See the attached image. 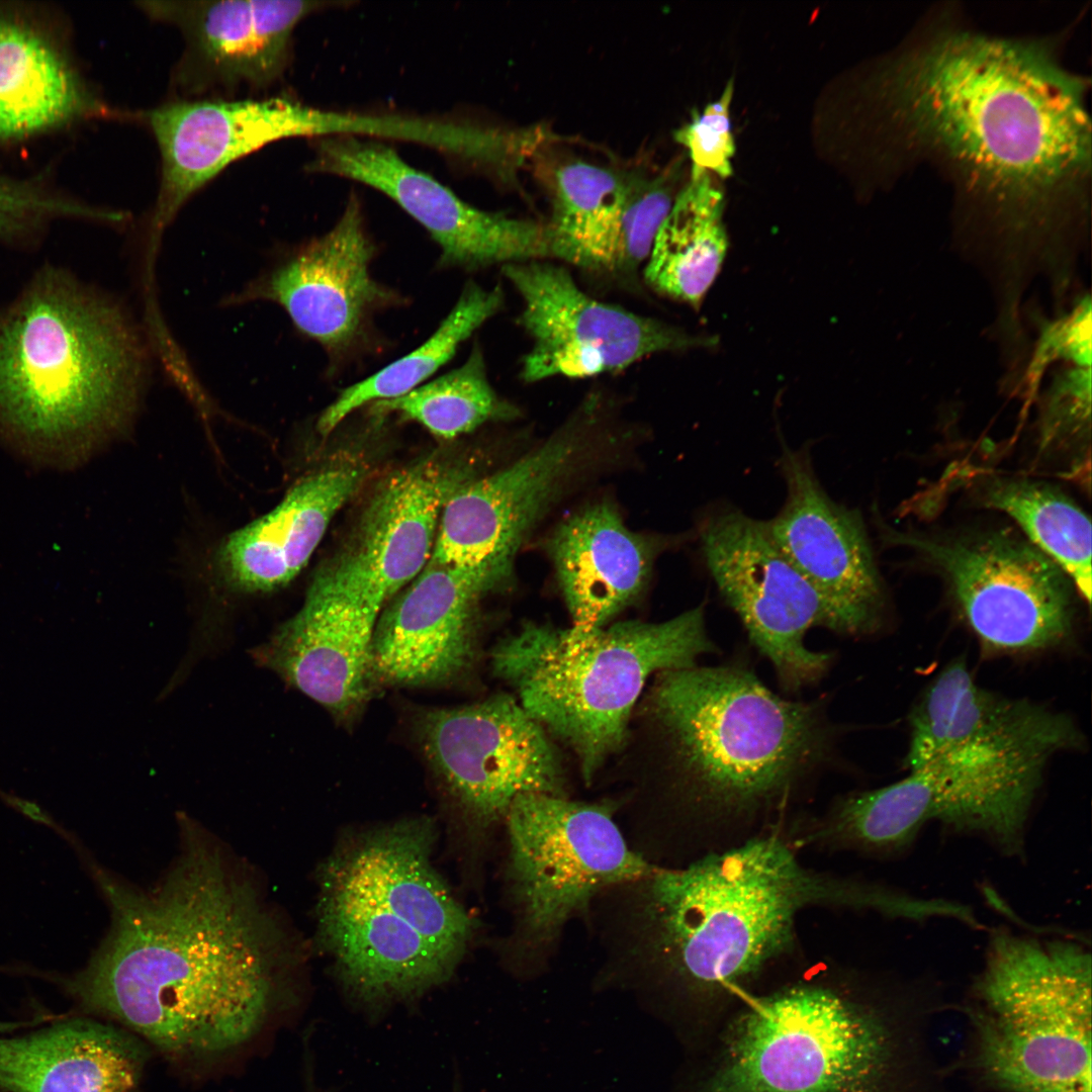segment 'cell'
Wrapping results in <instances>:
<instances>
[{
	"label": "cell",
	"instance_id": "cell-1",
	"mask_svg": "<svg viewBox=\"0 0 1092 1092\" xmlns=\"http://www.w3.org/2000/svg\"><path fill=\"white\" fill-rule=\"evenodd\" d=\"M880 89L896 139L949 169L1008 258L1015 242L1019 260L1025 247L1046 256L1073 215L1083 217L1085 86L1043 47L940 30L897 58Z\"/></svg>",
	"mask_w": 1092,
	"mask_h": 1092
},
{
	"label": "cell",
	"instance_id": "cell-2",
	"mask_svg": "<svg viewBox=\"0 0 1092 1092\" xmlns=\"http://www.w3.org/2000/svg\"><path fill=\"white\" fill-rule=\"evenodd\" d=\"M183 828L179 858L153 891L95 868L111 929L64 985L163 1051L212 1055L263 1025L284 953L251 877L196 826Z\"/></svg>",
	"mask_w": 1092,
	"mask_h": 1092
},
{
	"label": "cell",
	"instance_id": "cell-3",
	"mask_svg": "<svg viewBox=\"0 0 1092 1092\" xmlns=\"http://www.w3.org/2000/svg\"><path fill=\"white\" fill-rule=\"evenodd\" d=\"M779 832L753 834L686 866L656 864L619 885L626 899L616 974L625 986L644 997H724L793 951L803 911L868 910L869 881L803 864Z\"/></svg>",
	"mask_w": 1092,
	"mask_h": 1092
},
{
	"label": "cell",
	"instance_id": "cell-4",
	"mask_svg": "<svg viewBox=\"0 0 1092 1092\" xmlns=\"http://www.w3.org/2000/svg\"><path fill=\"white\" fill-rule=\"evenodd\" d=\"M648 712L670 816L695 833L744 829L785 809L833 752L823 704L794 702L743 664L654 678Z\"/></svg>",
	"mask_w": 1092,
	"mask_h": 1092
},
{
	"label": "cell",
	"instance_id": "cell-5",
	"mask_svg": "<svg viewBox=\"0 0 1092 1092\" xmlns=\"http://www.w3.org/2000/svg\"><path fill=\"white\" fill-rule=\"evenodd\" d=\"M148 364L118 302L40 271L0 310V439L33 463H80L129 424Z\"/></svg>",
	"mask_w": 1092,
	"mask_h": 1092
},
{
	"label": "cell",
	"instance_id": "cell-6",
	"mask_svg": "<svg viewBox=\"0 0 1092 1092\" xmlns=\"http://www.w3.org/2000/svg\"><path fill=\"white\" fill-rule=\"evenodd\" d=\"M715 649L701 606L663 622L586 632L526 622L493 647L490 664L523 709L574 753L589 783L626 743L648 679Z\"/></svg>",
	"mask_w": 1092,
	"mask_h": 1092
},
{
	"label": "cell",
	"instance_id": "cell-7",
	"mask_svg": "<svg viewBox=\"0 0 1092 1092\" xmlns=\"http://www.w3.org/2000/svg\"><path fill=\"white\" fill-rule=\"evenodd\" d=\"M1091 953L1070 938L991 932L967 1012L971 1059L1002 1092H1091Z\"/></svg>",
	"mask_w": 1092,
	"mask_h": 1092
},
{
	"label": "cell",
	"instance_id": "cell-8",
	"mask_svg": "<svg viewBox=\"0 0 1092 1092\" xmlns=\"http://www.w3.org/2000/svg\"><path fill=\"white\" fill-rule=\"evenodd\" d=\"M902 1044L876 1001L804 980L751 1001L700 1092H908Z\"/></svg>",
	"mask_w": 1092,
	"mask_h": 1092
},
{
	"label": "cell",
	"instance_id": "cell-9",
	"mask_svg": "<svg viewBox=\"0 0 1092 1092\" xmlns=\"http://www.w3.org/2000/svg\"><path fill=\"white\" fill-rule=\"evenodd\" d=\"M505 821L512 941L520 965L542 961L566 923L606 890L655 867L631 849L608 804L526 794Z\"/></svg>",
	"mask_w": 1092,
	"mask_h": 1092
},
{
	"label": "cell",
	"instance_id": "cell-10",
	"mask_svg": "<svg viewBox=\"0 0 1092 1092\" xmlns=\"http://www.w3.org/2000/svg\"><path fill=\"white\" fill-rule=\"evenodd\" d=\"M599 413L590 400L531 452L463 481L443 507L430 560L475 570L496 588L508 584L534 527L607 453Z\"/></svg>",
	"mask_w": 1092,
	"mask_h": 1092
},
{
	"label": "cell",
	"instance_id": "cell-11",
	"mask_svg": "<svg viewBox=\"0 0 1092 1092\" xmlns=\"http://www.w3.org/2000/svg\"><path fill=\"white\" fill-rule=\"evenodd\" d=\"M424 754L444 786L479 824L506 818L526 794L566 797V779L552 737L520 705L499 694L422 712Z\"/></svg>",
	"mask_w": 1092,
	"mask_h": 1092
},
{
	"label": "cell",
	"instance_id": "cell-12",
	"mask_svg": "<svg viewBox=\"0 0 1092 1092\" xmlns=\"http://www.w3.org/2000/svg\"><path fill=\"white\" fill-rule=\"evenodd\" d=\"M699 534L719 592L783 686L796 691L819 679L832 656L808 649L805 635L814 626L829 629V617L780 549L767 521L719 507L704 518Z\"/></svg>",
	"mask_w": 1092,
	"mask_h": 1092
},
{
	"label": "cell",
	"instance_id": "cell-13",
	"mask_svg": "<svg viewBox=\"0 0 1092 1092\" xmlns=\"http://www.w3.org/2000/svg\"><path fill=\"white\" fill-rule=\"evenodd\" d=\"M902 542L939 566L965 620L987 648L1039 650L1070 636L1072 581L1030 542L1005 531Z\"/></svg>",
	"mask_w": 1092,
	"mask_h": 1092
},
{
	"label": "cell",
	"instance_id": "cell-14",
	"mask_svg": "<svg viewBox=\"0 0 1092 1092\" xmlns=\"http://www.w3.org/2000/svg\"><path fill=\"white\" fill-rule=\"evenodd\" d=\"M503 272L522 298L519 323L533 342L521 366L526 382L616 372L653 354L714 343L601 302L582 291L567 269L553 263L508 264Z\"/></svg>",
	"mask_w": 1092,
	"mask_h": 1092
},
{
	"label": "cell",
	"instance_id": "cell-15",
	"mask_svg": "<svg viewBox=\"0 0 1092 1092\" xmlns=\"http://www.w3.org/2000/svg\"><path fill=\"white\" fill-rule=\"evenodd\" d=\"M307 169L388 196L438 244L443 266L474 270L551 257L545 224L472 206L381 141L351 133L317 138Z\"/></svg>",
	"mask_w": 1092,
	"mask_h": 1092
},
{
	"label": "cell",
	"instance_id": "cell-16",
	"mask_svg": "<svg viewBox=\"0 0 1092 1092\" xmlns=\"http://www.w3.org/2000/svg\"><path fill=\"white\" fill-rule=\"evenodd\" d=\"M382 608L346 554L313 577L299 611L251 653L338 718L371 695L372 644Z\"/></svg>",
	"mask_w": 1092,
	"mask_h": 1092
},
{
	"label": "cell",
	"instance_id": "cell-17",
	"mask_svg": "<svg viewBox=\"0 0 1092 1092\" xmlns=\"http://www.w3.org/2000/svg\"><path fill=\"white\" fill-rule=\"evenodd\" d=\"M785 504L767 521L782 552L820 597L829 629L873 632L885 597L862 518L833 500L819 482L808 449L783 447Z\"/></svg>",
	"mask_w": 1092,
	"mask_h": 1092
},
{
	"label": "cell",
	"instance_id": "cell-18",
	"mask_svg": "<svg viewBox=\"0 0 1092 1092\" xmlns=\"http://www.w3.org/2000/svg\"><path fill=\"white\" fill-rule=\"evenodd\" d=\"M373 254L360 201L353 195L332 230L225 303L273 301L299 332L320 343L332 358H340L363 339L373 313L395 300V294L370 275Z\"/></svg>",
	"mask_w": 1092,
	"mask_h": 1092
},
{
	"label": "cell",
	"instance_id": "cell-19",
	"mask_svg": "<svg viewBox=\"0 0 1092 1092\" xmlns=\"http://www.w3.org/2000/svg\"><path fill=\"white\" fill-rule=\"evenodd\" d=\"M320 111L281 97L184 101L145 114L161 153V185L149 225L147 262L188 198L224 167L280 139L317 135Z\"/></svg>",
	"mask_w": 1092,
	"mask_h": 1092
},
{
	"label": "cell",
	"instance_id": "cell-20",
	"mask_svg": "<svg viewBox=\"0 0 1092 1092\" xmlns=\"http://www.w3.org/2000/svg\"><path fill=\"white\" fill-rule=\"evenodd\" d=\"M494 589L475 570L429 560L378 617L372 644L374 679L425 687L468 671L478 649L479 603Z\"/></svg>",
	"mask_w": 1092,
	"mask_h": 1092
},
{
	"label": "cell",
	"instance_id": "cell-21",
	"mask_svg": "<svg viewBox=\"0 0 1092 1092\" xmlns=\"http://www.w3.org/2000/svg\"><path fill=\"white\" fill-rule=\"evenodd\" d=\"M1081 743L1082 735L1068 716L983 689L966 662L957 659L932 680L912 713L905 764L912 769L935 756L964 749L1052 757Z\"/></svg>",
	"mask_w": 1092,
	"mask_h": 1092
},
{
	"label": "cell",
	"instance_id": "cell-22",
	"mask_svg": "<svg viewBox=\"0 0 1092 1092\" xmlns=\"http://www.w3.org/2000/svg\"><path fill=\"white\" fill-rule=\"evenodd\" d=\"M314 1H141L149 16L175 24L186 40L183 83L266 86L284 71L297 23Z\"/></svg>",
	"mask_w": 1092,
	"mask_h": 1092
},
{
	"label": "cell",
	"instance_id": "cell-23",
	"mask_svg": "<svg viewBox=\"0 0 1092 1092\" xmlns=\"http://www.w3.org/2000/svg\"><path fill=\"white\" fill-rule=\"evenodd\" d=\"M431 833L420 821L374 832L331 860L322 882L389 911L456 963L472 922L430 862Z\"/></svg>",
	"mask_w": 1092,
	"mask_h": 1092
},
{
	"label": "cell",
	"instance_id": "cell-24",
	"mask_svg": "<svg viewBox=\"0 0 1092 1092\" xmlns=\"http://www.w3.org/2000/svg\"><path fill=\"white\" fill-rule=\"evenodd\" d=\"M470 470L428 457L376 488L346 552L373 599L383 608L429 562L443 507Z\"/></svg>",
	"mask_w": 1092,
	"mask_h": 1092
},
{
	"label": "cell",
	"instance_id": "cell-25",
	"mask_svg": "<svg viewBox=\"0 0 1092 1092\" xmlns=\"http://www.w3.org/2000/svg\"><path fill=\"white\" fill-rule=\"evenodd\" d=\"M320 929L350 990L367 1001L405 999L447 979L455 962L389 911L322 883Z\"/></svg>",
	"mask_w": 1092,
	"mask_h": 1092
},
{
	"label": "cell",
	"instance_id": "cell-26",
	"mask_svg": "<svg viewBox=\"0 0 1092 1092\" xmlns=\"http://www.w3.org/2000/svg\"><path fill=\"white\" fill-rule=\"evenodd\" d=\"M365 474L356 461L333 463L300 479L272 511L229 535L215 557L226 584L267 593L291 581Z\"/></svg>",
	"mask_w": 1092,
	"mask_h": 1092
},
{
	"label": "cell",
	"instance_id": "cell-27",
	"mask_svg": "<svg viewBox=\"0 0 1092 1092\" xmlns=\"http://www.w3.org/2000/svg\"><path fill=\"white\" fill-rule=\"evenodd\" d=\"M657 547L632 532L607 502L564 519L548 551L576 631L605 627L645 588Z\"/></svg>",
	"mask_w": 1092,
	"mask_h": 1092
},
{
	"label": "cell",
	"instance_id": "cell-28",
	"mask_svg": "<svg viewBox=\"0 0 1092 1092\" xmlns=\"http://www.w3.org/2000/svg\"><path fill=\"white\" fill-rule=\"evenodd\" d=\"M143 1063L129 1036L85 1018L0 1035V1088L9 1092H133Z\"/></svg>",
	"mask_w": 1092,
	"mask_h": 1092
},
{
	"label": "cell",
	"instance_id": "cell-29",
	"mask_svg": "<svg viewBox=\"0 0 1092 1092\" xmlns=\"http://www.w3.org/2000/svg\"><path fill=\"white\" fill-rule=\"evenodd\" d=\"M108 113L48 33L0 11V142Z\"/></svg>",
	"mask_w": 1092,
	"mask_h": 1092
},
{
	"label": "cell",
	"instance_id": "cell-30",
	"mask_svg": "<svg viewBox=\"0 0 1092 1092\" xmlns=\"http://www.w3.org/2000/svg\"><path fill=\"white\" fill-rule=\"evenodd\" d=\"M724 204L709 173L691 177L679 190L645 264L646 282L655 291L700 306L727 252Z\"/></svg>",
	"mask_w": 1092,
	"mask_h": 1092
},
{
	"label": "cell",
	"instance_id": "cell-31",
	"mask_svg": "<svg viewBox=\"0 0 1092 1092\" xmlns=\"http://www.w3.org/2000/svg\"><path fill=\"white\" fill-rule=\"evenodd\" d=\"M504 303L499 286L490 290L467 283L451 312L420 347L375 374L343 389L316 423L318 433L331 434L350 414L380 400L401 396L417 388L447 363L458 347Z\"/></svg>",
	"mask_w": 1092,
	"mask_h": 1092
},
{
	"label": "cell",
	"instance_id": "cell-32",
	"mask_svg": "<svg viewBox=\"0 0 1092 1092\" xmlns=\"http://www.w3.org/2000/svg\"><path fill=\"white\" fill-rule=\"evenodd\" d=\"M987 507L1009 515L1091 601V523L1069 497L1043 482L995 478L983 486Z\"/></svg>",
	"mask_w": 1092,
	"mask_h": 1092
},
{
	"label": "cell",
	"instance_id": "cell-33",
	"mask_svg": "<svg viewBox=\"0 0 1092 1092\" xmlns=\"http://www.w3.org/2000/svg\"><path fill=\"white\" fill-rule=\"evenodd\" d=\"M376 414L396 413L442 439H454L490 421H510L517 406L491 387L477 344L464 364L410 392L374 402Z\"/></svg>",
	"mask_w": 1092,
	"mask_h": 1092
},
{
	"label": "cell",
	"instance_id": "cell-34",
	"mask_svg": "<svg viewBox=\"0 0 1092 1092\" xmlns=\"http://www.w3.org/2000/svg\"><path fill=\"white\" fill-rule=\"evenodd\" d=\"M62 216L123 220L122 213L91 208L59 197L32 181L0 175V238L32 235L50 219Z\"/></svg>",
	"mask_w": 1092,
	"mask_h": 1092
},
{
	"label": "cell",
	"instance_id": "cell-35",
	"mask_svg": "<svg viewBox=\"0 0 1092 1092\" xmlns=\"http://www.w3.org/2000/svg\"><path fill=\"white\" fill-rule=\"evenodd\" d=\"M1065 372L1050 390L1041 416L1039 448L1045 453L1082 449L1090 437V368L1076 366Z\"/></svg>",
	"mask_w": 1092,
	"mask_h": 1092
},
{
	"label": "cell",
	"instance_id": "cell-36",
	"mask_svg": "<svg viewBox=\"0 0 1092 1092\" xmlns=\"http://www.w3.org/2000/svg\"><path fill=\"white\" fill-rule=\"evenodd\" d=\"M733 89L731 79L716 101L708 104L702 112L693 113L691 121L673 133L674 140L689 151L692 161L691 177L709 172L721 178L732 174L731 159L735 153V144L729 108Z\"/></svg>",
	"mask_w": 1092,
	"mask_h": 1092
}]
</instances>
